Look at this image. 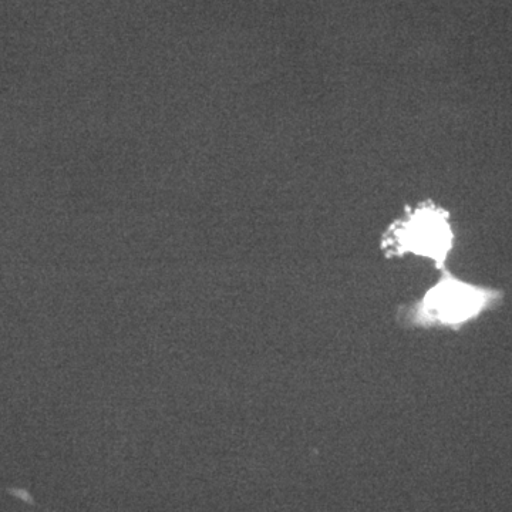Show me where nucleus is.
Segmentation results:
<instances>
[{
  "label": "nucleus",
  "instance_id": "nucleus-2",
  "mask_svg": "<svg viewBox=\"0 0 512 512\" xmlns=\"http://www.w3.org/2000/svg\"><path fill=\"white\" fill-rule=\"evenodd\" d=\"M454 232L450 215L434 204L420 205L404 220L387 229L382 248L389 256L414 254L433 259L437 268H443L453 251Z\"/></svg>",
  "mask_w": 512,
  "mask_h": 512
},
{
  "label": "nucleus",
  "instance_id": "nucleus-1",
  "mask_svg": "<svg viewBox=\"0 0 512 512\" xmlns=\"http://www.w3.org/2000/svg\"><path fill=\"white\" fill-rule=\"evenodd\" d=\"M503 292L461 281L448 271L421 301L400 311V320L412 328L460 330L503 301Z\"/></svg>",
  "mask_w": 512,
  "mask_h": 512
}]
</instances>
